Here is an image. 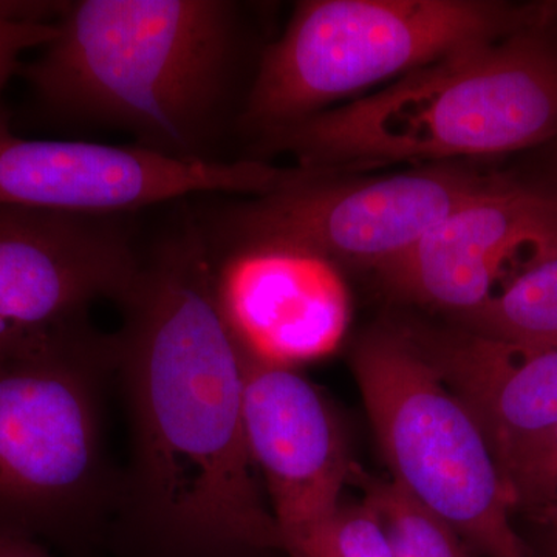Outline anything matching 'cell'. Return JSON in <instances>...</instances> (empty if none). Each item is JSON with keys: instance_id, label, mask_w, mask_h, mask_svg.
I'll list each match as a JSON object with an SVG mask.
<instances>
[{"instance_id": "6da1fadb", "label": "cell", "mask_w": 557, "mask_h": 557, "mask_svg": "<svg viewBox=\"0 0 557 557\" xmlns=\"http://www.w3.org/2000/svg\"><path fill=\"white\" fill-rule=\"evenodd\" d=\"M197 231L161 244L119 306L115 372L126 391L132 465L123 507L171 557L284 553L249 457L244 362L215 298Z\"/></svg>"}, {"instance_id": "7a4b0ae2", "label": "cell", "mask_w": 557, "mask_h": 557, "mask_svg": "<svg viewBox=\"0 0 557 557\" xmlns=\"http://www.w3.org/2000/svg\"><path fill=\"white\" fill-rule=\"evenodd\" d=\"M236 5L225 0L62 2L57 35L24 70L61 115L131 131L145 148L201 149L228 90Z\"/></svg>"}, {"instance_id": "3957f363", "label": "cell", "mask_w": 557, "mask_h": 557, "mask_svg": "<svg viewBox=\"0 0 557 557\" xmlns=\"http://www.w3.org/2000/svg\"><path fill=\"white\" fill-rule=\"evenodd\" d=\"M557 134V44L539 24L413 70L379 94L267 132L299 168L333 172L486 157Z\"/></svg>"}, {"instance_id": "277c9868", "label": "cell", "mask_w": 557, "mask_h": 557, "mask_svg": "<svg viewBox=\"0 0 557 557\" xmlns=\"http://www.w3.org/2000/svg\"><path fill=\"white\" fill-rule=\"evenodd\" d=\"M539 22L534 10L483 0H307L263 53L242 120L267 134Z\"/></svg>"}, {"instance_id": "5b68a950", "label": "cell", "mask_w": 557, "mask_h": 557, "mask_svg": "<svg viewBox=\"0 0 557 557\" xmlns=\"http://www.w3.org/2000/svg\"><path fill=\"white\" fill-rule=\"evenodd\" d=\"M115 372L100 332L0 359V533L40 544L83 534L110 496L101 384Z\"/></svg>"}, {"instance_id": "8992f818", "label": "cell", "mask_w": 557, "mask_h": 557, "mask_svg": "<svg viewBox=\"0 0 557 557\" xmlns=\"http://www.w3.org/2000/svg\"><path fill=\"white\" fill-rule=\"evenodd\" d=\"M351 368L392 480L479 557H534L482 428L408 336L373 330Z\"/></svg>"}, {"instance_id": "52a82bcc", "label": "cell", "mask_w": 557, "mask_h": 557, "mask_svg": "<svg viewBox=\"0 0 557 557\" xmlns=\"http://www.w3.org/2000/svg\"><path fill=\"white\" fill-rule=\"evenodd\" d=\"M330 175L234 209L223 231L237 249H292L380 271L497 180L449 164L355 182Z\"/></svg>"}, {"instance_id": "ba28073f", "label": "cell", "mask_w": 557, "mask_h": 557, "mask_svg": "<svg viewBox=\"0 0 557 557\" xmlns=\"http://www.w3.org/2000/svg\"><path fill=\"white\" fill-rule=\"evenodd\" d=\"M143 260L120 215L0 205V359L87 338L95 304H120Z\"/></svg>"}, {"instance_id": "9c48e42d", "label": "cell", "mask_w": 557, "mask_h": 557, "mask_svg": "<svg viewBox=\"0 0 557 557\" xmlns=\"http://www.w3.org/2000/svg\"><path fill=\"white\" fill-rule=\"evenodd\" d=\"M309 175L256 160L180 159L141 145L24 138L0 104V205L7 207L121 215L189 194L269 196Z\"/></svg>"}, {"instance_id": "30bf717a", "label": "cell", "mask_w": 557, "mask_h": 557, "mask_svg": "<svg viewBox=\"0 0 557 557\" xmlns=\"http://www.w3.org/2000/svg\"><path fill=\"white\" fill-rule=\"evenodd\" d=\"M557 244V196L497 178L380 270L403 298L461 317L539 248Z\"/></svg>"}, {"instance_id": "8fae6325", "label": "cell", "mask_w": 557, "mask_h": 557, "mask_svg": "<svg viewBox=\"0 0 557 557\" xmlns=\"http://www.w3.org/2000/svg\"><path fill=\"white\" fill-rule=\"evenodd\" d=\"M240 355L245 440L284 541L335 512L355 465L338 418L309 380Z\"/></svg>"}, {"instance_id": "7c38bea8", "label": "cell", "mask_w": 557, "mask_h": 557, "mask_svg": "<svg viewBox=\"0 0 557 557\" xmlns=\"http://www.w3.org/2000/svg\"><path fill=\"white\" fill-rule=\"evenodd\" d=\"M214 282L231 335L256 361L296 369L333 354L346 335L348 293L327 260L292 249H237Z\"/></svg>"}, {"instance_id": "4fadbf2b", "label": "cell", "mask_w": 557, "mask_h": 557, "mask_svg": "<svg viewBox=\"0 0 557 557\" xmlns=\"http://www.w3.org/2000/svg\"><path fill=\"white\" fill-rule=\"evenodd\" d=\"M478 420L496 460L557 424V348L516 346L467 330L399 327Z\"/></svg>"}, {"instance_id": "5bb4252c", "label": "cell", "mask_w": 557, "mask_h": 557, "mask_svg": "<svg viewBox=\"0 0 557 557\" xmlns=\"http://www.w3.org/2000/svg\"><path fill=\"white\" fill-rule=\"evenodd\" d=\"M458 319L483 338L557 348V244L531 252L490 299Z\"/></svg>"}, {"instance_id": "9a60e30c", "label": "cell", "mask_w": 557, "mask_h": 557, "mask_svg": "<svg viewBox=\"0 0 557 557\" xmlns=\"http://www.w3.org/2000/svg\"><path fill=\"white\" fill-rule=\"evenodd\" d=\"M379 518L394 557H479L445 520L410 497L392 479L354 468L351 479Z\"/></svg>"}, {"instance_id": "2e32d148", "label": "cell", "mask_w": 557, "mask_h": 557, "mask_svg": "<svg viewBox=\"0 0 557 557\" xmlns=\"http://www.w3.org/2000/svg\"><path fill=\"white\" fill-rule=\"evenodd\" d=\"M288 557H394L386 534L364 500H341L329 519L284 537Z\"/></svg>"}, {"instance_id": "e0dca14e", "label": "cell", "mask_w": 557, "mask_h": 557, "mask_svg": "<svg viewBox=\"0 0 557 557\" xmlns=\"http://www.w3.org/2000/svg\"><path fill=\"white\" fill-rule=\"evenodd\" d=\"M515 511H533L557 496V424L497 458Z\"/></svg>"}, {"instance_id": "ac0fdd59", "label": "cell", "mask_w": 557, "mask_h": 557, "mask_svg": "<svg viewBox=\"0 0 557 557\" xmlns=\"http://www.w3.org/2000/svg\"><path fill=\"white\" fill-rule=\"evenodd\" d=\"M62 2L0 0V91L20 69L21 57L44 49L57 35Z\"/></svg>"}, {"instance_id": "d6986e66", "label": "cell", "mask_w": 557, "mask_h": 557, "mask_svg": "<svg viewBox=\"0 0 557 557\" xmlns=\"http://www.w3.org/2000/svg\"><path fill=\"white\" fill-rule=\"evenodd\" d=\"M528 515L536 523L541 537L542 553L536 557H557V496Z\"/></svg>"}, {"instance_id": "ffe728a7", "label": "cell", "mask_w": 557, "mask_h": 557, "mask_svg": "<svg viewBox=\"0 0 557 557\" xmlns=\"http://www.w3.org/2000/svg\"><path fill=\"white\" fill-rule=\"evenodd\" d=\"M0 557H53L47 545L20 534L0 533Z\"/></svg>"}, {"instance_id": "44dd1931", "label": "cell", "mask_w": 557, "mask_h": 557, "mask_svg": "<svg viewBox=\"0 0 557 557\" xmlns=\"http://www.w3.org/2000/svg\"><path fill=\"white\" fill-rule=\"evenodd\" d=\"M534 557H536V556H534Z\"/></svg>"}]
</instances>
